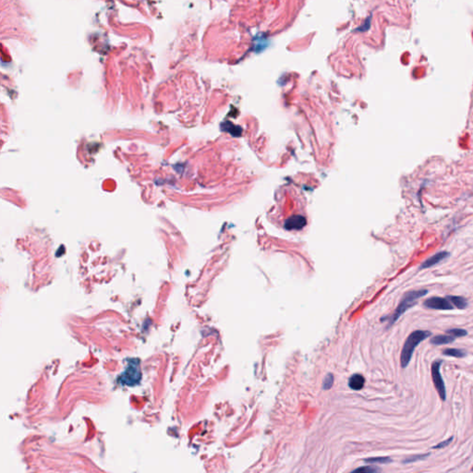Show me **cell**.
I'll list each match as a JSON object with an SVG mask.
<instances>
[{
	"mask_svg": "<svg viewBox=\"0 0 473 473\" xmlns=\"http://www.w3.org/2000/svg\"><path fill=\"white\" fill-rule=\"evenodd\" d=\"M364 383H365V379H364V376L362 374H359V373L353 374L348 380L349 387L353 390H356V391L363 389Z\"/></svg>",
	"mask_w": 473,
	"mask_h": 473,
	"instance_id": "52a82bcc",
	"label": "cell"
},
{
	"mask_svg": "<svg viewBox=\"0 0 473 473\" xmlns=\"http://www.w3.org/2000/svg\"><path fill=\"white\" fill-rule=\"evenodd\" d=\"M354 472L355 473H374L380 472V469L375 468V467L367 466V467H363V468L357 469V470H355Z\"/></svg>",
	"mask_w": 473,
	"mask_h": 473,
	"instance_id": "5bb4252c",
	"label": "cell"
},
{
	"mask_svg": "<svg viewBox=\"0 0 473 473\" xmlns=\"http://www.w3.org/2000/svg\"><path fill=\"white\" fill-rule=\"evenodd\" d=\"M449 253L448 252H439L437 253V255H433L432 257L428 258L426 261H424L422 264L420 265V269H426V268H430V267H433L435 265L441 263L442 261H444L445 259H446L447 257H449Z\"/></svg>",
	"mask_w": 473,
	"mask_h": 473,
	"instance_id": "8992f818",
	"label": "cell"
},
{
	"mask_svg": "<svg viewBox=\"0 0 473 473\" xmlns=\"http://www.w3.org/2000/svg\"><path fill=\"white\" fill-rule=\"evenodd\" d=\"M430 455V454H424V455H411L410 457H407L403 463L404 464H407V463H413V462H417V461H419V460H424L426 459L428 456Z\"/></svg>",
	"mask_w": 473,
	"mask_h": 473,
	"instance_id": "4fadbf2b",
	"label": "cell"
},
{
	"mask_svg": "<svg viewBox=\"0 0 473 473\" xmlns=\"http://www.w3.org/2000/svg\"><path fill=\"white\" fill-rule=\"evenodd\" d=\"M447 299L450 300V302L453 304V306H455L457 309H466L469 305L468 300H466L463 297H460V296H447Z\"/></svg>",
	"mask_w": 473,
	"mask_h": 473,
	"instance_id": "9c48e42d",
	"label": "cell"
},
{
	"mask_svg": "<svg viewBox=\"0 0 473 473\" xmlns=\"http://www.w3.org/2000/svg\"><path fill=\"white\" fill-rule=\"evenodd\" d=\"M455 340V337H452L451 335L449 336H446V335H439V336H436V337H433L431 339V343L433 345H437V346H440V345H446V344H450L452 342H454Z\"/></svg>",
	"mask_w": 473,
	"mask_h": 473,
	"instance_id": "ba28073f",
	"label": "cell"
},
{
	"mask_svg": "<svg viewBox=\"0 0 473 473\" xmlns=\"http://www.w3.org/2000/svg\"><path fill=\"white\" fill-rule=\"evenodd\" d=\"M423 304L429 309H441V310H451L454 309L453 304L447 298H441V297L429 298L424 301Z\"/></svg>",
	"mask_w": 473,
	"mask_h": 473,
	"instance_id": "277c9868",
	"label": "cell"
},
{
	"mask_svg": "<svg viewBox=\"0 0 473 473\" xmlns=\"http://www.w3.org/2000/svg\"><path fill=\"white\" fill-rule=\"evenodd\" d=\"M427 293V290H418V291H411L407 292L400 302V304H399L398 308L395 310V312L392 314L389 318H387L389 321L388 327H392L408 309L413 307L416 304V302L420 298L425 296Z\"/></svg>",
	"mask_w": 473,
	"mask_h": 473,
	"instance_id": "7a4b0ae2",
	"label": "cell"
},
{
	"mask_svg": "<svg viewBox=\"0 0 473 473\" xmlns=\"http://www.w3.org/2000/svg\"><path fill=\"white\" fill-rule=\"evenodd\" d=\"M442 361L441 360H437V361H435L433 364H432V378H433V382H434V384H435V387L437 389V393L440 397V399L443 401H446V385H445V382L443 380V377L441 375V373H440V368H441V364H442Z\"/></svg>",
	"mask_w": 473,
	"mask_h": 473,
	"instance_id": "3957f363",
	"label": "cell"
},
{
	"mask_svg": "<svg viewBox=\"0 0 473 473\" xmlns=\"http://www.w3.org/2000/svg\"><path fill=\"white\" fill-rule=\"evenodd\" d=\"M140 376L141 374L138 371V365L136 366L134 364H131L126 369L125 373L121 375L120 380L127 383V385H132V383H136L140 380Z\"/></svg>",
	"mask_w": 473,
	"mask_h": 473,
	"instance_id": "5b68a950",
	"label": "cell"
},
{
	"mask_svg": "<svg viewBox=\"0 0 473 473\" xmlns=\"http://www.w3.org/2000/svg\"><path fill=\"white\" fill-rule=\"evenodd\" d=\"M443 354L447 356V357H453V358H464L467 353L463 349L446 348V349L443 350Z\"/></svg>",
	"mask_w": 473,
	"mask_h": 473,
	"instance_id": "30bf717a",
	"label": "cell"
},
{
	"mask_svg": "<svg viewBox=\"0 0 473 473\" xmlns=\"http://www.w3.org/2000/svg\"></svg>",
	"mask_w": 473,
	"mask_h": 473,
	"instance_id": "e0dca14e",
	"label": "cell"
},
{
	"mask_svg": "<svg viewBox=\"0 0 473 473\" xmlns=\"http://www.w3.org/2000/svg\"><path fill=\"white\" fill-rule=\"evenodd\" d=\"M453 440H454V437H450V438L446 439V440H445V441H443V442L439 443V444L437 445V446H434L433 448H434V449H442V448H444V447H446V446H449V445H450V444L453 442Z\"/></svg>",
	"mask_w": 473,
	"mask_h": 473,
	"instance_id": "2e32d148",
	"label": "cell"
},
{
	"mask_svg": "<svg viewBox=\"0 0 473 473\" xmlns=\"http://www.w3.org/2000/svg\"><path fill=\"white\" fill-rule=\"evenodd\" d=\"M432 333L430 331L425 330H416L413 331L405 341V344L402 348L400 356L401 367L403 369L407 368L410 364L414 353V350L417 346L426 338L430 337Z\"/></svg>",
	"mask_w": 473,
	"mask_h": 473,
	"instance_id": "6da1fadb",
	"label": "cell"
},
{
	"mask_svg": "<svg viewBox=\"0 0 473 473\" xmlns=\"http://www.w3.org/2000/svg\"><path fill=\"white\" fill-rule=\"evenodd\" d=\"M446 333L448 335H451L452 337H466L468 335V331L465 330V329H461V328H453V329H449L446 331Z\"/></svg>",
	"mask_w": 473,
	"mask_h": 473,
	"instance_id": "7c38bea8",
	"label": "cell"
},
{
	"mask_svg": "<svg viewBox=\"0 0 473 473\" xmlns=\"http://www.w3.org/2000/svg\"><path fill=\"white\" fill-rule=\"evenodd\" d=\"M365 462L367 463H380V464H386L392 462V459L388 456H379V457H370L365 459Z\"/></svg>",
	"mask_w": 473,
	"mask_h": 473,
	"instance_id": "8fae6325",
	"label": "cell"
},
{
	"mask_svg": "<svg viewBox=\"0 0 473 473\" xmlns=\"http://www.w3.org/2000/svg\"><path fill=\"white\" fill-rule=\"evenodd\" d=\"M333 382H334V376H333V374H331V373H330V374L327 375V377H326V378H325V380H324L323 388H324L325 390H327V389H329V388H331V387H332Z\"/></svg>",
	"mask_w": 473,
	"mask_h": 473,
	"instance_id": "9a60e30c",
	"label": "cell"
}]
</instances>
